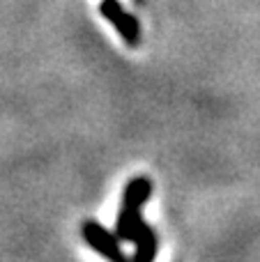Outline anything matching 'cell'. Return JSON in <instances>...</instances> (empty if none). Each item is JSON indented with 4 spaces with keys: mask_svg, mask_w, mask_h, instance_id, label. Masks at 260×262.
<instances>
[{
    "mask_svg": "<svg viewBox=\"0 0 260 262\" xmlns=\"http://www.w3.org/2000/svg\"><path fill=\"white\" fill-rule=\"evenodd\" d=\"M81 237L85 239V244L90 246V249H95L97 253L104 255L106 260H113V262L127 260L118 235H115V232H109L97 221H83L81 223Z\"/></svg>",
    "mask_w": 260,
    "mask_h": 262,
    "instance_id": "obj_1",
    "label": "cell"
},
{
    "mask_svg": "<svg viewBox=\"0 0 260 262\" xmlns=\"http://www.w3.org/2000/svg\"><path fill=\"white\" fill-rule=\"evenodd\" d=\"M99 12H101V16H106L111 23H113L118 35L122 37L129 46H136L138 41H141V23L136 21V16L124 12L120 0H101Z\"/></svg>",
    "mask_w": 260,
    "mask_h": 262,
    "instance_id": "obj_2",
    "label": "cell"
},
{
    "mask_svg": "<svg viewBox=\"0 0 260 262\" xmlns=\"http://www.w3.org/2000/svg\"><path fill=\"white\" fill-rule=\"evenodd\" d=\"M134 244H136V251H134V260L136 262H152L157 255V235L145 221L138 223L136 232H134Z\"/></svg>",
    "mask_w": 260,
    "mask_h": 262,
    "instance_id": "obj_3",
    "label": "cell"
},
{
    "mask_svg": "<svg viewBox=\"0 0 260 262\" xmlns=\"http://www.w3.org/2000/svg\"><path fill=\"white\" fill-rule=\"evenodd\" d=\"M150 193H152V182L147 180V177H134V180L124 186L122 205H124V207L143 209V205L147 203Z\"/></svg>",
    "mask_w": 260,
    "mask_h": 262,
    "instance_id": "obj_4",
    "label": "cell"
},
{
    "mask_svg": "<svg viewBox=\"0 0 260 262\" xmlns=\"http://www.w3.org/2000/svg\"><path fill=\"white\" fill-rule=\"evenodd\" d=\"M143 221V214L141 209L136 207H120L118 214V221H115V235H118L120 242H132L134 239V232H136L138 223Z\"/></svg>",
    "mask_w": 260,
    "mask_h": 262,
    "instance_id": "obj_5",
    "label": "cell"
}]
</instances>
